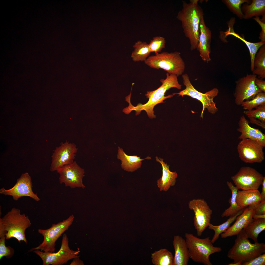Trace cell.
<instances>
[{"label": "cell", "instance_id": "obj_3", "mask_svg": "<svg viewBox=\"0 0 265 265\" xmlns=\"http://www.w3.org/2000/svg\"><path fill=\"white\" fill-rule=\"evenodd\" d=\"M235 243L228 251L227 256L234 260L243 263L248 262L265 252V244L258 242L252 243L244 229L237 235Z\"/></svg>", "mask_w": 265, "mask_h": 265}, {"label": "cell", "instance_id": "obj_39", "mask_svg": "<svg viewBox=\"0 0 265 265\" xmlns=\"http://www.w3.org/2000/svg\"><path fill=\"white\" fill-rule=\"evenodd\" d=\"M254 210L255 214L259 215L265 214V201L261 202L255 207Z\"/></svg>", "mask_w": 265, "mask_h": 265}, {"label": "cell", "instance_id": "obj_43", "mask_svg": "<svg viewBox=\"0 0 265 265\" xmlns=\"http://www.w3.org/2000/svg\"><path fill=\"white\" fill-rule=\"evenodd\" d=\"M70 265H84L83 262L80 259L79 257L75 258L70 264Z\"/></svg>", "mask_w": 265, "mask_h": 265}, {"label": "cell", "instance_id": "obj_13", "mask_svg": "<svg viewBox=\"0 0 265 265\" xmlns=\"http://www.w3.org/2000/svg\"><path fill=\"white\" fill-rule=\"evenodd\" d=\"M257 76L253 74H247L239 78L235 81L234 96L236 105H241L245 100L252 98L257 93L262 92L255 84Z\"/></svg>", "mask_w": 265, "mask_h": 265}, {"label": "cell", "instance_id": "obj_25", "mask_svg": "<svg viewBox=\"0 0 265 265\" xmlns=\"http://www.w3.org/2000/svg\"><path fill=\"white\" fill-rule=\"evenodd\" d=\"M242 5L241 9L244 19H249L254 16L265 15V0H253L250 4L245 3Z\"/></svg>", "mask_w": 265, "mask_h": 265}, {"label": "cell", "instance_id": "obj_11", "mask_svg": "<svg viewBox=\"0 0 265 265\" xmlns=\"http://www.w3.org/2000/svg\"><path fill=\"white\" fill-rule=\"evenodd\" d=\"M188 205L194 213V224L197 235L200 236L210 223L212 210L203 199H193L189 201Z\"/></svg>", "mask_w": 265, "mask_h": 265}, {"label": "cell", "instance_id": "obj_32", "mask_svg": "<svg viewBox=\"0 0 265 265\" xmlns=\"http://www.w3.org/2000/svg\"><path fill=\"white\" fill-rule=\"evenodd\" d=\"M265 105V92H261L257 93L250 100L244 101L241 106L245 110H251L258 106Z\"/></svg>", "mask_w": 265, "mask_h": 265}, {"label": "cell", "instance_id": "obj_35", "mask_svg": "<svg viewBox=\"0 0 265 265\" xmlns=\"http://www.w3.org/2000/svg\"><path fill=\"white\" fill-rule=\"evenodd\" d=\"M254 110L244 111L243 113L249 118H253L265 124V105L258 106Z\"/></svg>", "mask_w": 265, "mask_h": 265}, {"label": "cell", "instance_id": "obj_27", "mask_svg": "<svg viewBox=\"0 0 265 265\" xmlns=\"http://www.w3.org/2000/svg\"><path fill=\"white\" fill-rule=\"evenodd\" d=\"M256 54L254 59V69L252 74L258 76V78H265V45H262Z\"/></svg>", "mask_w": 265, "mask_h": 265}, {"label": "cell", "instance_id": "obj_2", "mask_svg": "<svg viewBox=\"0 0 265 265\" xmlns=\"http://www.w3.org/2000/svg\"><path fill=\"white\" fill-rule=\"evenodd\" d=\"M198 0H190L189 3L183 1V8L177 18L182 23L183 32L190 41V50L197 49L200 22L203 17L202 9L198 5Z\"/></svg>", "mask_w": 265, "mask_h": 265}, {"label": "cell", "instance_id": "obj_41", "mask_svg": "<svg viewBox=\"0 0 265 265\" xmlns=\"http://www.w3.org/2000/svg\"><path fill=\"white\" fill-rule=\"evenodd\" d=\"M250 121L252 124H255L261 127L263 129H265V124L262 123L260 120L253 118H250Z\"/></svg>", "mask_w": 265, "mask_h": 265}, {"label": "cell", "instance_id": "obj_17", "mask_svg": "<svg viewBox=\"0 0 265 265\" xmlns=\"http://www.w3.org/2000/svg\"><path fill=\"white\" fill-rule=\"evenodd\" d=\"M256 205H252L244 209L241 214L238 216L233 225L224 233L221 234L222 238L237 235L243 229L245 228L253 219L254 214V209Z\"/></svg>", "mask_w": 265, "mask_h": 265}, {"label": "cell", "instance_id": "obj_40", "mask_svg": "<svg viewBox=\"0 0 265 265\" xmlns=\"http://www.w3.org/2000/svg\"><path fill=\"white\" fill-rule=\"evenodd\" d=\"M255 85L261 92H265V81L256 77L255 79Z\"/></svg>", "mask_w": 265, "mask_h": 265}, {"label": "cell", "instance_id": "obj_14", "mask_svg": "<svg viewBox=\"0 0 265 265\" xmlns=\"http://www.w3.org/2000/svg\"><path fill=\"white\" fill-rule=\"evenodd\" d=\"M56 171L59 175L60 183L65 184V186L83 189L85 187L82 181L85 176L84 169L79 166L75 161L64 166Z\"/></svg>", "mask_w": 265, "mask_h": 265}, {"label": "cell", "instance_id": "obj_1", "mask_svg": "<svg viewBox=\"0 0 265 265\" xmlns=\"http://www.w3.org/2000/svg\"><path fill=\"white\" fill-rule=\"evenodd\" d=\"M165 79L160 80L162 84L159 88L153 91L147 92L145 95L149 99L146 103L144 104L139 103L137 106H134L131 103V98L127 97L126 101L128 102L129 105L124 108L123 111L126 114H129L132 111L135 110L137 116L142 110H145L149 118H155L156 116L154 114L153 110L154 106L158 104L164 102V100L171 98L174 95L172 94L165 96L166 91L172 88H175L179 90L182 88V85L179 83L177 77L176 75L167 73Z\"/></svg>", "mask_w": 265, "mask_h": 265}, {"label": "cell", "instance_id": "obj_10", "mask_svg": "<svg viewBox=\"0 0 265 265\" xmlns=\"http://www.w3.org/2000/svg\"><path fill=\"white\" fill-rule=\"evenodd\" d=\"M264 177L254 168L243 166L231 178L238 189L249 190H258L262 184Z\"/></svg>", "mask_w": 265, "mask_h": 265}, {"label": "cell", "instance_id": "obj_18", "mask_svg": "<svg viewBox=\"0 0 265 265\" xmlns=\"http://www.w3.org/2000/svg\"><path fill=\"white\" fill-rule=\"evenodd\" d=\"M211 31L206 26L203 17L200 23L197 49L202 59L207 62L211 60L210 54L211 51Z\"/></svg>", "mask_w": 265, "mask_h": 265}, {"label": "cell", "instance_id": "obj_4", "mask_svg": "<svg viewBox=\"0 0 265 265\" xmlns=\"http://www.w3.org/2000/svg\"><path fill=\"white\" fill-rule=\"evenodd\" d=\"M31 225L28 217L24 213L21 214L20 210L15 208L0 219V229L6 231V239L14 238L19 242L24 241L27 243L25 231Z\"/></svg>", "mask_w": 265, "mask_h": 265}, {"label": "cell", "instance_id": "obj_38", "mask_svg": "<svg viewBox=\"0 0 265 265\" xmlns=\"http://www.w3.org/2000/svg\"><path fill=\"white\" fill-rule=\"evenodd\" d=\"M254 19L260 25L262 31L259 37V39L261 40L260 41L265 43V20L260 19L259 16H255Z\"/></svg>", "mask_w": 265, "mask_h": 265}, {"label": "cell", "instance_id": "obj_5", "mask_svg": "<svg viewBox=\"0 0 265 265\" xmlns=\"http://www.w3.org/2000/svg\"><path fill=\"white\" fill-rule=\"evenodd\" d=\"M185 236L189 258L196 262L205 265H212L209 260L210 256L221 252L222 248L214 246L209 237L199 238L188 233H186Z\"/></svg>", "mask_w": 265, "mask_h": 265}, {"label": "cell", "instance_id": "obj_16", "mask_svg": "<svg viewBox=\"0 0 265 265\" xmlns=\"http://www.w3.org/2000/svg\"><path fill=\"white\" fill-rule=\"evenodd\" d=\"M78 150L74 143L67 141L61 143L59 146L56 147L53 153L50 171H56L65 165L72 163Z\"/></svg>", "mask_w": 265, "mask_h": 265}, {"label": "cell", "instance_id": "obj_44", "mask_svg": "<svg viewBox=\"0 0 265 265\" xmlns=\"http://www.w3.org/2000/svg\"><path fill=\"white\" fill-rule=\"evenodd\" d=\"M265 218V214L263 215L256 214H254L253 216V218L257 219L259 218Z\"/></svg>", "mask_w": 265, "mask_h": 265}, {"label": "cell", "instance_id": "obj_23", "mask_svg": "<svg viewBox=\"0 0 265 265\" xmlns=\"http://www.w3.org/2000/svg\"><path fill=\"white\" fill-rule=\"evenodd\" d=\"M236 200L238 206L242 209L249 205H257L261 201L260 193L258 189L238 190Z\"/></svg>", "mask_w": 265, "mask_h": 265}, {"label": "cell", "instance_id": "obj_34", "mask_svg": "<svg viewBox=\"0 0 265 265\" xmlns=\"http://www.w3.org/2000/svg\"><path fill=\"white\" fill-rule=\"evenodd\" d=\"M6 232L0 230V259L5 257L7 258H10L13 255L14 250L10 246H6L5 244Z\"/></svg>", "mask_w": 265, "mask_h": 265}, {"label": "cell", "instance_id": "obj_45", "mask_svg": "<svg viewBox=\"0 0 265 265\" xmlns=\"http://www.w3.org/2000/svg\"><path fill=\"white\" fill-rule=\"evenodd\" d=\"M242 265V263L241 262L236 263H232L227 265Z\"/></svg>", "mask_w": 265, "mask_h": 265}, {"label": "cell", "instance_id": "obj_21", "mask_svg": "<svg viewBox=\"0 0 265 265\" xmlns=\"http://www.w3.org/2000/svg\"><path fill=\"white\" fill-rule=\"evenodd\" d=\"M157 161L159 162L162 168V174L161 177L158 179L157 184L160 191H167L171 186L175 184L177 174L176 172H172L169 170V165L163 161V159L156 156Z\"/></svg>", "mask_w": 265, "mask_h": 265}, {"label": "cell", "instance_id": "obj_28", "mask_svg": "<svg viewBox=\"0 0 265 265\" xmlns=\"http://www.w3.org/2000/svg\"><path fill=\"white\" fill-rule=\"evenodd\" d=\"M173 257L172 253L165 248L151 254L152 263L155 265H173Z\"/></svg>", "mask_w": 265, "mask_h": 265}, {"label": "cell", "instance_id": "obj_24", "mask_svg": "<svg viewBox=\"0 0 265 265\" xmlns=\"http://www.w3.org/2000/svg\"><path fill=\"white\" fill-rule=\"evenodd\" d=\"M234 23V22L233 21H229L228 24V29L225 32H222L221 33L222 34H224L221 36V37L224 36L225 37L229 35H232L240 39L245 44L249 51L251 61L250 68L251 71L252 72L254 69V61L255 56L259 48L265 44V43L261 41L253 43L247 41L244 38L234 31L233 27Z\"/></svg>", "mask_w": 265, "mask_h": 265}, {"label": "cell", "instance_id": "obj_22", "mask_svg": "<svg viewBox=\"0 0 265 265\" xmlns=\"http://www.w3.org/2000/svg\"><path fill=\"white\" fill-rule=\"evenodd\" d=\"M118 148L117 158L121 161L122 168L128 172L135 171L141 167L143 160L146 159H151L150 157L141 159L137 155L129 156L125 153L122 148L119 147Z\"/></svg>", "mask_w": 265, "mask_h": 265}, {"label": "cell", "instance_id": "obj_19", "mask_svg": "<svg viewBox=\"0 0 265 265\" xmlns=\"http://www.w3.org/2000/svg\"><path fill=\"white\" fill-rule=\"evenodd\" d=\"M238 124L239 127L237 130L241 133L238 137L239 139L241 140L248 139L254 140L265 147V134L258 129L250 126L244 115L240 117Z\"/></svg>", "mask_w": 265, "mask_h": 265}, {"label": "cell", "instance_id": "obj_15", "mask_svg": "<svg viewBox=\"0 0 265 265\" xmlns=\"http://www.w3.org/2000/svg\"><path fill=\"white\" fill-rule=\"evenodd\" d=\"M31 177L27 172L22 174L18 179L14 186L8 189L3 187L0 189V193L5 195L11 196L15 200H18L24 196L31 198L36 201L40 200L37 194L33 192Z\"/></svg>", "mask_w": 265, "mask_h": 265}, {"label": "cell", "instance_id": "obj_36", "mask_svg": "<svg viewBox=\"0 0 265 265\" xmlns=\"http://www.w3.org/2000/svg\"><path fill=\"white\" fill-rule=\"evenodd\" d=\"M165 38L160 36H157L153 38L150 40L148 46L150 52L155 53L160 52L165 47Z\"/></svg>", "mask_w": 265, "mask_h": 265}, {"label": "cell", "instance_id": "obj_33", "mask_svg": "<svg viewBox=\"0 0 265 265\" xmlns=\"http://www.w3.org/2000/svg\"><path fill=\"white\" fill-rule=\"evenodd\" d=\"M222 1L233 13L240 19L243 18L241 9V5L246 3L250 4L251 1L248 0H224Z\"/></svg>", "mask_w": 265, "mask_h": 265}, {"label": "cell", "instance_id": "obj_20", "mask_svg": "<svg viewBox=\"0 0 265 265\" xmlns=\"http://www.w3.org/2000/svg\"><path fill=\"white\" fill-rule=\"evenodd\" d=\"M173 245L175 251L173 265H187L189 257L185 240L179 235L174 236Z\"/></svg>", "mask_w": 265, "mask_h": 265}, {"label": "cell", "instance_id": "obj_12", "mask_svg": "<svg viewBox=\"0 0 265 265\" xmlns=\"http://www.w3.org/2000/svg\"><path fill=\"white\" fill-rule=\"evenodd\" d=\"M264 147L257 141L250 139L241 140L237 146L239 158L247 163H261L265 159Z\"/></svg>", "mask_w": 265, "mask_h": 265}, {"label": "cell", "instance_id": "obj_7", "mask_svg": "<svg viewBox=\"0 0 265 265\" xmlns=\"http://www.w3.org/2000/svg\"><path fill=\"white\" fill-rule=\"evenodd\" d=\"M182 78L186 88L179 93L173 94L174 95L177 94L178 96L182 97L184 95L188 96L200 101L203 105L200 116L201 118L203 117L204 111L206 108L210 113L212 114H215L218 111V109L213 101V99L219 93L218 90L217 88H214L205 93H203L198 91L193 87L187 74H183Z\"/></svg>", "mask_w": 265, "mask_h": 265}, {"label": "cell", "instance_id": "obj_6", "mask_svg": "<svg viewBox=\"0 0 265 265\" xmlns=\"http://www.w3.org/2000/svg\"><path fill=\"white\" fill-rule=\"evenodd\" d=\"M144 62L151 68L162 69L169 74H175L177 77L182 74L185 68V63L180 53L177 51L155 53V55L148 57Z\"/></svg>", "mask_w": 265, "mask_h": 265}, {"label": "cell", "instance_id": "obj_26", "mask_svg": "<svg viewBox=\"0 0 265 265\" xmlns=\"http://www.w3.org/2000/svg\"><path fill=\"white\" fill-rule=\"evenodd\" d=\"M243 229L248 238L252 239L254 243L258 242L259 234L265 229V218H253Z\"/></svg>", "mask_w": 265, "mask_h": 265}, {"label": "cell", "instance_id": "obj_9", "mask_svg": "<svg viewBox=\"0 0 265 265\" xmlns=\"http://www.w3.org/2000/svg\"><path fill=\"white\" fill-rule=\"evenodd\" d=\"M69 239L66 234L63 236L61 247L57 252H42L35 250L33 252L42 260L43 265H62L66 264L69 260L79 257L80 252L79 248L74 251L70 249Z\"/></svg>", "mask_w": 265, "mask_h": 265}, {"label": "cell", "instance_id": "obj_29", "mask_svg": "<svg viewBox=\"0 0 265 265\" xmlns=\"http://www.w3.org/2000/svg\"><path fill=\"white\" fill-rule=\"evenodd\" d=\"M134 49L131 57L134 62L144 61L149 56L150 53L148 44L145 42L139 40L133 46Z\"/></svg>", "mask_w": 265, "mask_h": 265}, {"label": "cell", "instance_id": "obj_37", "mask_svg": "<svg viewBox=\"0 0 265 265\" xmlns=\"http://www.w3.org/2000/svg\"><path fill=\"white\" fill-rule=\"evenodd\" d=\"M265 253H263L248 262L244 263L242 265H265Z\"/></svg>", "mask_w": 265, "mask_h": 265}, {"label": "cell", "instance_id": "obj_8", "mask_svg": "<svg viewBox=\"0 0 265 265\" xmlns=\"http://www.w3.org/2000/svg\"><path fill=\"white\" fill-rule=\"evenodd\" d=\"M74 217L72 214L66 219L57 224H54L46 229H39L38 232L43 237L42 243L38 246L32 248L30 251L40 250L44 252H54L55 242L65 232L68 230L72 225Z\"/></svg>", "mask_w": 265, "mask_h": 265}, {"label": "cell", "instance_id": "obj_31", "mask_svg": "<svg viewBox=\"0 0 265 265\" xmlns=\"http://www.w3.org/2000/svg\"><path fill=\"white\" fill-rule=\"evenodd\" d=\"M226 184L231 192L232 196L229 202L230 206L228 208L225 210L221 216L222 217L234 215L244 209L239 207L236 202V196L238 189L231 182L227 181Z\"/></svg>", "mask_w": 265, "mask_h": 265}, {"label": "cell", "instance_id": "obj_42", "mask_svg": "<svg viewBox=\"0 0 265 265\" xmlns=\"http://www.w3.org/2000/svg\"><path fill=\"white\" fill-rule=\"evenodd\" d=\"M262 185V192L260 193L261 201H265V177H264Z\"/></svg>", "mask_w": 265, "mask_h": 265}, {"label": "cell", "instance_id": "obj_30", "mask_svg": "<svg viewBox=\"0 0 265 265\" xmlns=\"http://www.w3.org/2000/svg\"><path fill=\"white\" fill-rule=\"evenodd\" d=\"M244 209L240 210L235 214L230 216L229 218L225 222L220 225H214L210 223L208 228L214 231V234L211 240L213 244L219 238L220 234L225 232L230 227L231 224L236 220L237 217L242 213Z\"/></svg>", "mask_w": 265, "mask_h": 265}]
</instances>
